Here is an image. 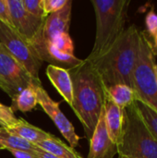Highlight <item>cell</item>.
Listing matches in <instances>:
<instances>
[{"label":"cell","mask_w":157,"mask_h":158,"mask_svg":"<svg viewBox=\"0 0 157 158\" xmlns=\"http://www.w3.org/2000/svg\"><path fill=\"white\" fill-rule=\"evenodd\" d=\"M68 71L72 82V109L83 127L85 137L90 141L104 107L106 88L87 59Z\"/></svg>","instance_id":"6da1fadb"},{"label":"cell","mask_w":157,"mask_h":158,"mask_svg":"<svg viewBox=\"0 0 157 158\" xmlns=\"http://www.w3.org/2000/svg\"><path fill=\"white\" fill-rule=\"evenodd\" d=\"M140 31L135 24L130 25L105 54L90 61L105 88L125 84L133 89L132 75L139 53Z\"/></svg>","instance_id":"7a4b0ae2"},{"label":"cell","mask_w":157,"mask_h":158,"mask_svg":"<svg viewBox=\"0 0 157 158\" xmlns=\"http://www.w3.org/2000/svg\"><path fill=\"white\" fill-rule=\"evenodd\" d=\"M96 18L95 41L86 59L93 61L105 54L125 31L130 0H92Z\"/></svg>","instance_id":"3957f363"},{"label":"cell","mask_w":157,"mask_h":158,"mask_svg":"<svg viewBox=\"0 0 157 158\" xmlns=\"http://www.w3.org/2000/svg\"><path fill=\"white\" fill-rule=\"evenodd\" d=\"M118 155L133 158H157V140L141 117L136 104L124 109V129Z\"/></svg>","instance_id":"277c9868"},{"label":"cell","mask_w":157,"mask_h":158,"mask_svg":"<svg viewBox=\"0 0 157 158\" xmlns=\"http://www.w3.org/2000/svg\"><path fill=\"white\" fill-rule=\"evenodd\" d=\"M155 56L143 31H140L139 53L132 75L133 90L137 100L143 102L157 113V81Z\"/></svg>","instance_id":"5b68a950"},{"label":"cell","mask_w":157,"mask_h":158,"mask_svg":"<svg viewBox=\"0 0 157 158\" xmlns=\"http://www.w3.org/2000/svg\"><path fill=\"white\" fill-rule=\"evenodd\" d=\"M0 44L5 46L8 53L21 65L31 75L35 83L41 86L39 78L43 61L39 57L33 46L23 39L13 28L0 21Z\"/></svg>","instance_id":"8992f818"},{"label":"cell","mask_w":157,"mask_h":158,"mask_svg":"<svg viewBox=\"0 0 157 158\" xmlns=\"http://www.w3.org/2000/svg\"><path fill=\"white\" fill-rule=\"evenodd\" d=\"M0 79L7 86L11 100L30 85L38 86L31 75L0 44Z\"/></svg>","instance_id":"52a82bcc"},{"label":"cell","mask_w":157,"mask_h":158,"mask_svg":"<svg viewBox=\"0 0 157 158\" xmlns=\"http://www.w3.org/2000/svg\"><path fill=\"white\" fill-rule=\"evenodd\" d=\"M37 101L43 111L53 120L60 133L69 143V147L75 149L79 145L81 138L77 135L73 125L66 118L59 108V103L55 102L47 94V92L41 86L35 87Z\"/></svg>","instance_id":"ba28073f"},{"label":"cell","mask_w":157,"mask_h":158,"mask_svg":"<svg viewBox=\"0 0 157 158\" xmlns=\"http://www.w3.org/2000/svg\"><path fill=\"white\" fill-rule=\"evenodd\" d=\"M13 29L30 44L40 31L44 19H38L24 8L21 0H6Z\"/></svg>","instance_id":"9c48e42d"},{"label":"cell","mask_w":157,"mask_h":158,"mask_svg":"<svg viewBox=\"0 0 157 158\" xmlns=\"http://www.w3.org/2000/svg\"><path fill=\"white\" fill-rule=\"evenodd\" d=\"M31 44L33 46L43 62H48L50 65L57 68L68 70L81 65L83 61V59L78 58L74 55L60 52L50 42L44 41L38 36L32 40Z\"/></svg>","instance_id":"30bf717a"},{"label":"cell","mask_w":157,"mask_h":158,"mask_svg":"<svg viewBox=\"0 0 157 158\" xmlns=\"http://www.w3.org/2000/svg\"><path fill=\"white\" fill-rule=\"evenodd\" d=\"M90 142V152L87 158H114L118 155V145L108 136L105 121V109L103 107L99 120Z\"/></svg>","instance_id":"8fae6325"},{"label":"cell","mask_w":157,"mask_h":158,"mask_svg":"<svg viewBox=\"0 0 157 158\" xmlns=\"http://www.w3.org/2000/svg\"><path fill=\"white\" fill-rule=\"evenodd\" d=\"M71 9L72 1L68 0V3L60 10L51 13L45 18L40 31L36 36L50 42L57 34L68 32L71 20Z\"/></svg>","instance_id":"7c38bea8"},{"label":"cell","mask_w":157,"mask_h":158,"mask_svg":"<svg viewBox=\"0 0 157 158\" xmlns=\"http://www.w3.org/2000/svg\"><path fill=\"white\" fill-rule=\"evenodd\" d=\"M105 121L108 136L111 141L118 145L123 136L124 129V109L118 106L105 92Z\"/></svg>","instance_id":"4fadbf2b"},{"label":"cell","mask_w":157,"mask_h":158,"mask_svg":"<svg viewBox=\"0 0 157 158\" xmlns=\"http://www.w3.org/2000/svg\"><path fill=\"white\" fill-rule=\"evenodd\" d=\"M46 75L56 91L61 94L64 100L72 107L73 91L69 73L67 69L49 65L46 68Z\"/></svg>","instance_id":"5bb4252c"},{"label":"cell","mask_w":157,"mask_h":158,"mask_svg":"<svg viewBox=\"0 0 157 158\" xmlns=\"http://www.w3.org/2000/svg\"><path fill=\"white\" fill-rule=\"evenodd\" d=\"M6 130L10 133L19 136L22 139H24L33 144H36V143H40L41 141L49 139L53 135L49 132H46V131L41 130L38 127H35V126L28 123L27 121H25L24 119H22L20 118L18 119V121L14 125L7 128Z\"/></svg>","instance_id":"9a60e30c"},{"label":"cell","mask_w":157,"mask_h":158,"mask_svg":"<svg viewBox=\"0 0 157 158\" xmlns=\"http://www.w3.org/2000/svg\"><path fill=\"white\" fill-rule=\"evenodd\" d=\"M35 145L58 158H82L75 149L65 144L55 135H52L49 139L41 141Z\"/></svg>","instance_id":"2e32d148"},{"label":"cell","mask_w":157,"mask_h":158,"mask_svg":"<svg viewBox=\"0 0 157 158\" xmlns=\"http://www.w3.org/2000/svg\"><path fill=\"white\" fill-rule=\"evenodd\" d=\"M106 93L110 99L120 108L125 109L137 101L134 90L125 84H116L106 88Z\"/></svg>","instance_id":"e0dca14e"},{"label":"cell","mask_w":157,"mask_h":158,"mask_svg":"<svg viewBox=\"0 0 157 158\" xmlns=\"http://www.w3.org/2000/svg\"><path fill=\"white\" fill-rule=\"evenodd\" d=\"M35 87L36 86L32 84L28 86L12 99V105L10 106V108L13 112L20 111L27 113L35 108L38 104Z\"/></svg>","instance_id":"ac0fdd59"},{"label":"cell","mask_w":157,"mask_h":158,"mask_svg":"<svg viewBox=\"0 0 157 158\" xmlns=\"http://www.w3.org/2000/svg\"><path fill=\"white\" fill-rule=\"evenodd\" d=\"M0 142L5 149H13L36 154L37 146L19 136L10 133L6 129L0 127Z\"/></svg>","instance_id":"d6986e66"},{"label":"cell","mask_w":157,"mask_h":158,"mask_svg":"<svg viewBox=\"0 0 157 158\" xmlns=\"http://www.w3.org/2000/svg\"><path fill=\"white\" fill-rule=\"evenodd\" d=\"M135 104L143 121L145 122L148 129L157 140V113L141 101L137 100Z\"/></svg>","instance_id":"ffe728a7"},{"label":"cell","mask_w":157,"mask_h":158,"mask_svg":"<svg viewBox=\"0 0 157 158\" xmlns=\"http://www.w3.org/2000/svg\"><path fill=\"white\" fill-rule=\"evenodd\" d=\"M50 43L60 52L68 55H73L74 44L68 32L57 34L50 41Z\"/></svg>","instance_id":"44dd1931"},{"label":"cell","mask_w":157,"mask_h":158,"mask_svg":"<svg viewBox=\"0 0 157 158\" xmlns=\"http://www.w3.org/2000/svg\"><path fill=\"white\" fill-rule=\"evenodd\" d=\"M22 5L26 11H28L32 16L41 19H45L47 17L44 13L43 6V0H21Z\"/></svg>","instance_id":"7402d4cb"},{"label":"cell","mask_w":157,"mask_h":158,"mask_svg":"<svg viewBox=\"0 0 157 158\" xmlns=\"http://www.w3.org/2000/svg\"><path fill=\"white\" fill-rule=\"evenodd\" d=\"M18 119L19 118H16L10 106L0 104V126L2 128L7 129L11 127L18 121Z\"/></svg>","instance_id":"603a6c76"},{"label":"cell","mask_w":157,"mask_h":158,"mask_svg":"<svg viewBox=\"0 0 157 158\" xmlns=\"http://www.w3.org/2000/svg\"><path fill=\"white\" fill-rule=\"evenodd\" d=\"M145 25H146V34L149 37H154L157 33V14L154 8H152L145 17Z\"/></svg>","instance_id":"cb8c5ba5"},{"label":"cell","mask_w":157,"mask_h":158,"mask_svg":"<svg viewBox=\"0 0 157 158\" xmlns=\"http://www.w3.org/2000/svg\"><path fill=\"white\" fill-rule=\"evenodd\" d=\"M68 0H43V6L46 16L51 13L60 10L66 4Z\"/></svg>","instance_id":"d4e9b609"},{"label":"cell","mask_w":157,"mask_h":158,"mask_svg":"<svg viewBox=\"0 0 157 158\" xmlns=\"http://www.w3.org/2000/svg\"><path fill=\"white\" fill-rule=\"evenodd\" d=\"M0 21L5 25L13 28L6 0H0Z\"/></svg>","instance_id":"484cf974"},{"label":"cell","mask_w":157,"mask_h":158,"mask_svg":"<svg viewBox=\"0 0 157 158\" xmlns=\"http://www.w3.org/2000/svg\"><path fill=\"white\" fill-rule=\"evenodd\" d=\"M15 158H39L36 154H32L30 152H25V151H18V150H13V149H6Z\"/></svg>","instance_id":"4316f807"},{"label":"cell","mask_w":157,"mask_h":158,"mask_svg":"<svg viewBox=\"0 0 157 158\" xmlns=\"http://www.w3.org/2000/svg\"><path fill=\"white\" fill-rule=\"evenodd\" d=\"M144 31V33H145V35H146V37H147V39H148V41H149V43H150V47H151V50H152V52H153V55L155 56H157V33L154 36V37H149L147 34H146V32H145V31Z\"/></svg>","instance_id":"83f0119b"},{"label":"cell","mask_w":157,"mask_h":158,"mask_svg":"<svg viewBox=\"0 0 157 158\" xmlns=\"http://www.w3.org/2000/svg\"><path fill=\"white\" fill-rule=\"evenodd\" d=\"M36 156L39 158H58L55 156H53L52 154L41 149L40 147L37 146V150H36Z\"/></svg>","instance_id":"f1b7e54d"},{"label":"cell","mask_w":157,"mask_h":158,"mask_svg":"<svg viewBox=\"0 0 157 158\" xmlns=\"http://www.w3.org/2000/svg\"><path fill=\"white\" fill-rule=\"evenodd\" d=\"M0 89H1V90H3L6 94H9V91H8L7 86L5 84V82H4L1 79H0Z\"/></svg>","instance_id":"f546056e"},{"label":"cell","mask_w":157,"mask_h":158,"mask_svg":"<svg viewBox=\"0 0 157 158\" xmlns=\"http://www.w3.org/2000/svg\"><path fill=\"white\" fill-rule=\"evenodd\" d=\"M0 150H5V147H4V145L1 143V142H0Z\"/></svg>","instance_id":"4dcf8cb0"},{"label":"cell","mask_w":157,"mask_h":158,"mask_svg":"<svg viewBox=\"0 0 157 158\" xmlns=\"http://www.w3.org/2000/svg\"><path fill=\"white\" fill-rule=\"evenodd\" d=\"M118 158H133V157H129V156H118Z\"/></svg>","instance_id":"1f68e13d"},{"label":"cell","mask_w":157,"mask_h":158,"mask_svg":"<svg viewBox=\"0 0 157 158\" xmlns=\"http://www.w3.org/2000/svg\"><path fill=\"white\" fill-rule=\"evenodd\" d=\"M155 77H156V81H157V64H155Z\"/></svg>","instance_id":"d6a6232c"}]
</instances>
